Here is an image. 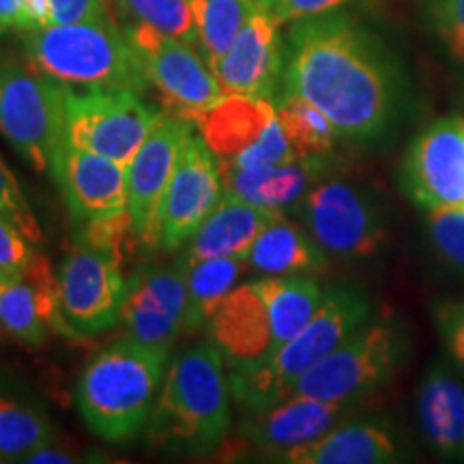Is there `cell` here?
I'll list each match as a JSON object with an SVG mask.
<instances>
[{"label": "cell", "mask_w": 464, "mask_h": 464, "mask_svg": "<svg viewBox=\"0 0 464 464\" xmlns=\"http://www.w3.org/2000/svg\"><path fill=\"white\" fill-rule=\"evenodd\" d=\"M282 82L351 140L382 136L400 108V80L390 54L372 33L342 14L295 22Z\"/></svg>", "instance_id": "cell-1"}, {"label": "cell", "mask_w": 464, "mask_h": 464, "mask_svg": "<svg viewBox=\"0 0 464 464\" xmlns=\"http://www.w3.org/2000/svg\"><path fill=\"white\" fill-rule=\"evenodd\" d=\"M226 359L211 340L183 351L168 365L144 428L153 448L183 456L216 454L230 430Z\"/></svg>", "instance_id": "cell-2"}, {"label": "cell", "mask_w": 464, "mask_h": 464, "mask_svg": "<svg viewBox=\"0 0 464 464\" xmlns=\"http://www.w3.org/2000/svg\"><path fill=\"white\" fill-rule=\"evenodd\" d=\"M170 351L121 338L102 348L75 382L84 426L112 445L130 443L144 428L166 376Z\"/></svg>", "instance_id": "cell-3"}, {"label": "cell", "mask_w": 464, "mask_h": 464, "mask_svg": "<svg viewBox=\"0 0 464 464\" xmlns=\"http://www.w3.org/2000/svg\"><path fill=\"white\" fill-rule=\"evenodd\" d=\"M368 316L370 304L359 290L342 286L324 290L312 321L276 355L252 368L228 370L235 402L246 411H263L288 398L293 382L368 323Z\"/></svg>", "instance_id": "cell-4"}, {"label": "cell", "mask_w": 464, "mask_h": 464, "mask_svg": "<svg viewBox=\"0 0 464 464\" xmlns=\"http://www.w3.org/2000/svg\"><path fill=\"white\" fill-rule=\"evenodd\" d=\"M24 45L33 67L61 84L112 86L136 92L149 86L136 48L110 17L28 31Z\"/></svg>", "instance_id": "cell-5"}, {"label": "cell", "mask_w": 464, "mask_h": 464, "mask_svg": "<svg viewBox=\"0 0 464 464\" xmlns=\"http://www.w3.org/2000/svg\"><path fill=\"white\" fill-rule=\"evenodd\" d=\"M406 355V338L392 323H363L335 351L299 376L288 396L355 404L387 385Z\"/></svg>", "instance_id": "cell-6"}, {"label": "cell", "mask_w": 464, "mask_h": 464, "mask_svg": "<svg viewBox=\"0 0 464 464\" xmlns=\"http://www.w3.org/2000/svg\"><path fill=\"white\" fill-rule=\"evenodd\" d=\"M58 314L54 332L72 340H91L121 323L127 293L123 258L78 241L56 271Z\"/></svg>", "instance_id": "cell-7"}, {"label": "cell", "mask_w": 464, "mask_h": 464, "mask_svg": "<svg viewBox=\"0 0 464 464\" xmlns=\"http://www.w3.org/2000/svg\"><path fill=\"white\" fill-rule=\"evenodd\" d=\"M164 116L131 89L92 86L75 92L67 86L65 140L127 168Z\"/></svg>", "instance_id": "cell-8"}, {"label": "cell", "mask_w": 464, "mask_h": 464, "mask_svg": "<svg viewBox=\"0 0 464 464\" xmlns=\"http://www.w3.org/2000/svg\"><path fill=\"white\" fill-rule=\"evenodd\" d=\"M67 84L42 72L0 67V133L37 172L50 170L65 140Z\"/></svg>", "instance_id": "cell-9"}, {"label": "cell", "mask_w": 464, "mask_h": 464, "mask_svg": "<svg viewBox=\"0 0 464 464\" xmlns=\"http://www.w3.org/2000/svg\"><path fill=\"white\" fill-rule=\"evenodd\" d=\"M194 125L222 166H263L297 160L274 100L222 95L196 116Z\"/></svg>", "instance_id": "cell-10"}, {"label": "cell", "mask_w": 464, "mask_h": 464, "mask_svg": "<svg viewBox=\"0 0 464 464\" xmlns=\"http://www.w3.org/2000/svg\"><path fill=\"white\" fill-rule=\"evenodd\" d=\"M127 37L140 56L149 84L160 92L168 114L194 123L224 95L202 52L147 24H127Z\"/></svg>", "instance_id": "cell-11"}, {"label": "cell", "mask_w": 464, "mask_h": 464, "mask_svg": "<svg viewBox=\"0 0 464 464\" xmlns=\"http://www.w3.org/2000/svg\"><path fill=\"white\" fill-rule=\"evenodd\" d=\"M299 211L312 239L334 256H374L387 239L374 202L346 181L318 183L301 198Z\"/></svg>", "instance_id": "cell-12"}, {"label": "cell", "mask_w": 464, "mask_h": 464, "mask_svg": "<svg viewBox=\"0 0 464 464\" xmlns=\"http://www.w3.org/2000/svg\"><path fill=\"white\" fill-rule=\"evenodd\" d=\"M224 198L219 160L200 133H191L168 183L160 211V247L177 252Z\"/></svg>", "instance_id": "cell-13"}, {"label": "cell", "mask_w": 464, "mask_h": 464, "mask_svg": "<svg viewBox=\"0 0 464 464\" xmlns=\"http://www.w3.org/2000/svg\"><path fill=\"white\" fill-rule=\"evenodd\" d=\"M194 123L168 114L127 166V211L144 247H160V211Z\"/></svg>", "instance_id": "cell-14"}, {"label": "cell", "mask_w": 464, "mask_h": 464, "mask_svg": "<svg viewBox=\"0 0 464 464\" xmlns=\"http://www.w3.org/2000/svg\"><path fill=\"white\" fill-rule=\"evenodd\" d=\"M402 185L421 208L464 205V130L458 119H439L411 142Z\"/></svg>", "instance_id": "cell-15"}, {"label": "cell", "mask_w": 464, "mask_h": 464, "mask_svg": "<svg viewBox=\"0 0 464 464\" xmlns=\"http://www.w3.org/2000/svg\"><path fill=\"white\" fill-rule=\"evenodd\" d=\"M282 22L266 3L258 5L249 15L239 37L213 67L224 95H249L274 100L284 75Z\"/></svg>", "instance_id": "cell-16"}, {"label": "cell", "mask_w": 464, "mask_h": 464, "mask_svg": "<svg viewBox=\"0 0 464 464\" xmlns=\"http://www.w3.org/2000/svg\"><path fill=\"white\" fill-rule=\"evenodd\" d=\"M50 174L75 226L127 211V168L92 150L61 142Z\"/></svg>", "instance_id": "cell-17"}, {"label": "cell", "mask_w": 464, "mask_h": 464, "mask_svg": "<svg viewBox=\"0 0 464 464\" xmlns=\"http://www.w3.org/2000/svg\"><path fill=\"white\" fill-rule=\"evenodd\" d=\"M188 282L183 271L170 266H140L127 280V293L121 310L125 335L149 346L170 351L185 329Z\"/></svg>", "instance_id": "cell-18"}, {"label": "cell", "mask_w": 464, "mask_h": 464, "mask_svg": "<svg viewBox=\"0 0 464 464\" xmlns=\"http://www.w3.org/2000/svg\"><path fill=\"white\" fill-rule=\"evenodd\" d=\"M207 329L228 370L252 368L274 355V324L263 282L239 284L222 301Z\"/></svg>", "instance_id": "cell-19"}, {"label": "cell", "mask_w": 464, "mask_h": 464, "mask_svg": "<svg viewBox=\"0 0 464 464\" xmlns=\"http://www.w3.org/2000/svg\"><path fill=\"white\" fill-rule=\"evenodd\" d=\"M351 406L307 396H288L263 411H247L241 428L246 439L258 450L282 454L295 445L323 437L338 426Z\"/></svg>", "instance_id": "cell-20"}, {"label": "cell", "mask_w": 464, "mask_h": 464, "mask_svg": "<svg viewBox=\"0 0 464 464\" xmlns=\"http://www.w3.org/2000/svg\"><path fill=\"white\" fill-rule=\"evenodd\" d=\"M58 314V280L48 258L34 254L24 277L0 284V332L28 348H42Z\"/></svg>", "instance_id": "cell-21"}, {"label": "cell", "mask_w": 464, "mask_h": 464, "mask_svg": "<svg viewBox=\"0 0 464 464\" xmlns=\"http://www.w3.org/2000/svg\"><path fill=\"white\" fill-rule=\"evenodd\" d=\"M321 160H290L284 164L263 166H222L224 194L247 205L284 213L307 194L312 179H316Z\"/></svg>", "instance_id": "cell-22"}, {"label": "cell", "mask_w": 464, "mask_h": 464, "mask_svg": "<svg viewBox=\"0 0 464 464\" xmlns=\"http://www.w3.org/2000/svg\"><path fill=\"white\" fill-rule=\"evenodd\" d=\"M280 213L247 205L239 198L224 194L216 211L205 219L189 239L183 260L205 258H243L252 249L265 226Z\"/></svg>", "instance_id": "cell-23"}, {"label": "cell", "mask_w": 464, "mask_h": 464, "mask_svg": "<svg viewBox=\"0 0 464 464\" xmlns=\"http://www.w3.org/2000/svg\"><path fill=\"white\" fill-rule=\"evenodd\" d=\"M277 460L290 464H387L400 451L385 428L374 423H342L310 443L295 445Z\"/></svg>", "instance_id": "cell-24"}, {"label": "cell", "mask_w": 464, "mask_h": 464, "mask_svg": "<svg viewBox=\"0 0 464 464\" xmlns=\"http://www.w3.org/2000/svg\"><path fill=\"white\" fill-rule=\"evenodd\" d=\"M327 258L324 249L299 228L284 213L276 216L247 252V269L263 276H295L304 271L323 269Z\"/></svg>", "instance_id": "cell-25"}, {"label": "cell", "mask_w": 464, "mask_h": 464, "mask_svg": "<svg viewBox=\"0 0 464 464\" xmlns=\"http://www.w3.org/2000/svg\"><path fill=\"white\" fill-rule=\"evenodd\" d=\"M417 413L434 448L448 454L464 450V387L443 365H432L423 376Z\"/></svg>", "instance_id": "cell-26"}, {"label": "cell", "mask_w": 464, "mask_h": 464, "mask_svg": "<svg viewBox=\"0 0 464 464\" xmlns=\"http://www.w3.org/2000/svg\"><path fill=\"white\" fill-rule=\"evenodd\" d=\"M188 282V310H185V332L207 327L222 301L239 286L246 269L243 258H205L179 260Z\"/></svg>", "instance_id": "cell-27"}, {"label": "cell", "mask_w": 464, "mask_h": 464, "mask_svg": "<svg viewBox=\"0 0 464 464\" xmlns=\"http://www.w3.org/2000/svg\"><path fill=\"white\" fill-rule=\"evenodd\" d=\"M263 290L274 324V355L297 335L323 301V290L314 277L307 276H266Z\"/></svg>", "instance_id": "cell-28"}, {"label": "cell", "mask_w": 464, "mask_h": 464, "mask_svg": "<svg viewBox=\"0 0 464 464\" xmlns=\"http://www.w3.org/2000/svg\"><path fill=\"white\" fill-rule=\"evenodd\" d=\"M277 119L297 158L321 160L334 149L340 136L332 121L316 106L290 91H282L276 100Z\"/></svg>", "instance_id": "cell-29"}, {"label": "cell", "mask_w": 464, "mask_h": 464, "mask_svg": "<svg viewBox=\"0 0 464 464\" xmlns=\"http://www.w3.org/2000/svg\"><path fill=\"white\" fill-rule=\"evenodd\" d=\"M191 3L198 26V48L208 67L213 69L235 44L249 15L263 0H191Z\"/></svg>", "instance_id": "cell-30"}, {"label": "cell", "mask_w": 464, "mask_h": 464, "mask_svg": "<svg viewBox=\"0 0 464 464\" xmlns=\"http://www.w3.org/2000/svg\"><path fill=\"white\" fill-rule=\"evenodd\" d=\"M45 443H54L48 415L37 406L0 396V462H22Z\"/></svg>", "instance_id": "cell-31"}, {"label": "cell", "mask_w": 464, "mask_h": 464, "mask_svg": "<svg viewBox=\"0 0 464 464\" xmlns=\"http://www.w3.org/2000/svg\"><path fill=\"white\" fill-rule=\"evenodd\" d=\"M114 3L130 24L153 26L198 48V26H196L191 0H114Z\"/></svg>", "instance_id": "cell-32"}, {"label": "cell", "mask_w": 464, "mask_h": 464, "mask_svg": "<svg viewBox=\"0 0 464 464\" xmlns=\"http://www.w3.org/2000/svg\"><path fill=\"white\" fill-rule=\"evenodd\" d=\"M426 230L440 263L464 271V205L426 208Z\"/></svg>", "instance_id": "cell-33"}, {"label": "cell", "mask_w": 464, "mask_h": 464, "mask_svg": "<svg viewBox=\"0 0 464 464\" xmlns=\"http://www.w3.org/2000/svg\"><path fill=\"white\" fill-rule=\"evenodd\" d=\"M0 216L9 219L33 243L44 241L42 226H39L37 218H34L33 208L28 205L15 174L9 170V166L5 164L3 158H0Z\"/></svg>", "instance_id": "cell-34"}, {"label": "cell", "mask_w": 464, "mask_h": 464, "mask_svg": "<svg viewBox=\"0 0 464 464\" xmlns=\"http://www.w3.org/2000/svg\"><path fill=\"white\" fill-rule=\"evenodd\" d=\"M428 14L440 42L464 65V0H428Z\"/></svg>", "instance_id": "cell-35"}, {"label": "cell", "mask_w": 464, "mask_h": 464, "mask_svg": "<svg viewBox=\"0 0 464 464\" xmlns=\"http://www.w3.org/2000/svg\"><path fill=\"white\" fill-rule=\"evenodd\" d=\"M33 246L34 243L28 237L22 235L9 219L0 216V271L9 280L24 277L34 254H37Z\"/></svg>", "instance_id": "cell-36"}, {"label": "cell", "mask_w": 464, "mask_h": 464, "mask_svg": "<svg viewBox=\"0 0 464 464\" xmlns=\"http://www.w3.org/2000/svg\"><path fill=\"white\" fill-rule=\"evenodd\" d=\"M434 321L451 357L464 368V301H443L434 310Z\"/></svg>", "instance_id": "cell-37"}, {"label": "cell", "mask_w": 464, "mask_h": 464, "mask_svg": "<svg viewBox=\"0 0 464 464\" xmlns=\"http://www.w3.org/2000/svg\"><path fill=\"white\" fill-rule=\"evenodd\" d=\"M52 24H75V22L106 20L108 0H50Z\"/></svg>", "instance_id": "cell-38"}, {"label": "cell", "mask_w": 464, "mask_h": 464, "mask_svg": "<svg viewBox=\"0 0 464 464\" xmlns=\"http://www.w3.org/2000/svg\"><path fill=\"white\" fill-rule=\"evenodd\" d=\"M265 3L284 24V22H299L305 17L332 14L346 0H265Z\"/></svg>", "instance_id": "cell-39"}, {"label": "cell", "mask_w": 464, "mask_h": 464, "mask_svg": "<svg viewBox=\"0 0 464 464\" xmlns=\"http://www.w3.org/2000/svg\"><path fill=\"white\" fill-rule=\"evenodd\" d=\"M52 24V5L50 0H24L22 5L17 26L20 31H39Z\"/></svg>", "instance_id": "cell-40"}, {"label": "cell", "mask_w": 464, "mask_h": 464, "mask_svg": "<svg viewBox=\"0 0 464 464\" xmlns=\"http://www.w3.org/2000/svg\"><path fill=\"white\" fill-rule=\"evenodd\" d=\"M22 462H26V464H73V462H78V458L72 456L65 450L54 448L52 443H45V445H42V448L33 450L31 454H26Z\"/></svg>", "instance_id": "cell-41"}, {"label": "cell", "mask_w": 464, "mask_h": 464, "mask_svg": "<svg viewBox=\"0 0 464 464\" xmlns=\"http://www.w3.org/2000/svg\"><path fill=\"white\" fill-rule=\"evenodd\" d=\"M24 0H0V26H17Z\"/></svg>", "instance_id": "cell-42"}, {"label": "cell", "mask_w": 464, "mask_h": 464, "mask_svg": "<svg viewBox=\"0 0 464 464\" xmlns=\"http://www.w3.org/2000/svg\"><path fill=\"white\" fill-rule=\"evenodd\" d=\"M5 280H9V277H7V276H5V274H3V271H0V284H3Z\"/></svg>", "instance_id": "cell-43"}, {"label": "cell", "mask_w": 464, "mask_h": 464, "mask_svg": "<svg viewBox=\"0 0 464 464\" xmlns=\"http://www.w3.org/2000/svg\"><path fill=\"white\" fill-rule=\"evenodd\" d=\"M5 385V376H3V372H0V387Z\"/></svg>", "instance_id": "cell-44"}, {"label": "cell", "mask_w": 464, "mask_h": 464, "mask_svg": "<svg viewBox=\"0 0 464 464\" xmlns=\"http://www.w3.org/2000/svg\"><path fill=\"white\" fill-rule=\"evenodd\" d=\"M458 121H460V125H462V130H464V116H458Z\"/></svg>", "instance_id": "cell-45"}]
</instances>
